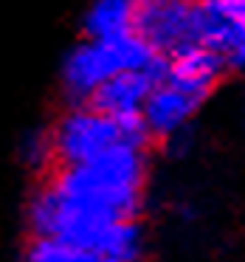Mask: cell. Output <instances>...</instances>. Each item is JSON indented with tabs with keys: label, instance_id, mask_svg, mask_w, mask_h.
Here are the masks:
<instances>
[{
	"label": "cell",
	"instance_id": "cell-2",
	"mask_svg": "<svg viewBox=\"0 0 245 262\" xmlns=\"http://www.w3.org/2000/svg\"><path fill=\"white\" fill-rule=\"evenodd\" d=\"M48 136L54 149V166L87 164L116 144H124L116 116L99 113L91 104H68V110L57 119Z\"/></svg>",
	"mask_w": 245,
	"mask_h": 262
},
{
	"label": "cell",
	"instance_id": "cell-8",
	"mask_svg": "<svg viewBox=\"0 0 245 262\" xmlns=\"http://www.w3.org/2000/svg\"><path fill=\"white\" fill-rule=\"evenodd\" d=\"M102 256H113V259H130V262H141L144 256V228L136 220H116L107 226L102 239Z\"/></svg>",
	"mask_w": 245,
	"mask_h": 262
},
{
	"label": "cell",
	"instance_id": "cell-13",
	"mask_svg": "<svg viewBox=\"0 0 245 262\" xmlns=\"http://www.w3.org/2000/svg\"><path fill=\"white\" fill-rule=\"evenodd\" d=\"M99 262H130V259H113V256H99Z\"/></svg>",
	"mask_w": 245,
	"mask_h": 262
},
{
	"label": "cell",
	"instance_id": "cell-1",
	"mask_svg": "<svg viewBox=\"0 0 245 262\" xmlns=\"http://www.w3.org/2000/svg\"><path fill=\"white\" fill-rule=\"evenodd\" d=\"M158 57L152 46L136 31L107 40L85 37L68 51L62 62V93L68 104H87L99 85L121 71H144Z\"/></svg>",
	"mask_w": 245,
	"mask_h": 262
},
{
	"label": "cell",
	"instance_id": "cell-10",
	"mask_svg": "<svg viewBox=\"0 0 245 262\" xmlns=\"http://www.w3.org/2000/svg\"><path fill=\"white\" fill-rule=\"evenodd\" d=\"M116 121H119L121 141H124V144H130V147H141V149H147L149 144H152V133H149L147 119H144L141 110H138V113L116 116Z\"/></svg>",
	"mask_w": 245,
	"mask_h": 262
},
{
	"label": "cell",
	"instance_id": "cell-7",
	"mask_svg": "<svg viewBox=\"0 0 245 262\" xmlns=\"http://www.w3.org/2000/svg\"><path fill=\"white\" fill-rule=\"evenodd\" d=\"M132 17L136 0H93L82 20V31L91 40H107L132 31Z\"/></svg>",
	"mask_w": 245,
	"mask_h": 262
},
{
	"label": "cell",
	"instance_id": "cell-9",
	"mask_svg": "<svg viewBox=\"0 0 245 262\" xmlns=\"http://www.w3.org/2000/svg\"><path fill=\"white\" fill-rule=\"evenodd\" d=\"M26 262H99V254L54 237H34L26 248Z\"/></svg>",
	"mask_w": 245,
	"mask_h": 262
},
{
	"label": "cell",
	"instance_id": "cell-12",
	"mask_svg": "<svg viewBox=\"0 0 245 262\" xmlns=\"http://www.w3.org/2000/svg\"><path fill=\"white\" fill-rule=\"evenodd\" d=\"M220 9L234 20V23H242L245 26V0H217Z\"/></svg>",
	"mask_w": 245,
	"mask_h": 262
},
{
	"label": "cell",
	"instance_id": "cell-11",
	"mask_svg": "<svg viewBox=\"0 0 245 262\" xmlns=\"http://www.w3.org/2000/svg\"><path fill=\"white\" fill-rule=\"evenodd\" d=\"M23 155L29 166L40 169V166H54V149H51V136L48 133H29L23 144Z\"/></svg>",
	"mask_w": 245,
	"mask_h": 262
},
{
	"label": "cell",
	"instance_id": "cell-6",
	"mask_svg": "<svg viewBox=\"0 0 245 262\" xmlns=\"http://www.w3.org/2000/svg\"><path fill=\"white\" fill-rule=\"evenodd\" d=\"M152 88L155 82L149 79L147 71H121V74H113L110 79H104L93 91V96L87 99V104L107 116L138 113L147 102V96L152 93Z\"/></svg>",
	"mask_w": 245,
	"mask_h": 262
},
{
	"label": "cell",
	"instance_id": "cell-4",
	"mask_svg": "<svg viewBox=\"0 0 245 262\" xmlns=\"http://www.w3.org/2000/svg\"><path fill=\"white\" fill-rule=\"evenodd\" d=\"M226 71V57L214 48L197 42V46H189L177 51L175 57H169V79L166 82L206 102V96L214 91V85Z\"/></svg>",
	"mask_w": 245,
	"mask_h": 262
},
{
	"label": "cell",
	"instance_id": "cell-5",
	"mask_svg": "<svg viewBox=\"0 0 245 262\" xmlns=\"http://www.w3.org/2000/svg\"><path fill=\"white\" fill-rule=\"evenodd\" d=\"M203 104V99L192 96V93L175 88L172 82L155 85L152 93L147 96L141 113L147 119V127L152 133V138H172L175 133L186 130L192 116L197 113V107Z\"/></svg>",
	"mask_w": 245,
	"mask_h": 262
},
{
	"label": "cell",
	"instance_id": "cell-3",
	"mask_svg": "<svg viewBox=\"0 0 245 262\" xmlns=\"http://www.w3.org/2000/svg\"><path fill=\"white\" fill-rule=\"evenodd\" d=\"M132 31L164 57L200 42L197 0H136Z\"/></svg>",
	"mask_w": 245,
	"mask_h": 262
}]
</instances>
